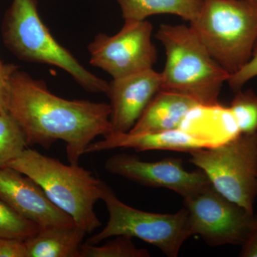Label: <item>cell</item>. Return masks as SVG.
Listing matches in <instances>:
<instances>
[{"label":"cell","instance_id":"12","mask_svg":"<svg viewBox=\"0 0 257 257\" xmlns=\"http://www.w3.org/2000/svg\"><path fill=\"white\" fill-rule=\"evenodd\" d=\"M161 87L160 73L154 69L113 79L106 93L110 99L112 133H128Z\"/></svg>","mask_w":257,"mask_h":257},{"label":"cell","instance_id":"15","mask_svg":"<svg viewBox=\"0 0 257 257\" xmlns=\"http://www.w3.org/2000/svg\"><path fill=\"white\" fill-rule=\"evenodd\" d=\"M86 234L77 225L40 229L25 241L27 257H79Z\"/></svg>","mask_w":257,"mask_h":257},{"label":"cell","instance_id":"1","mask_svg":"<svg viewBox=\"0 0 257 257\" xmlns=\"http://www.w3.org/2000/svg\"><path fill=\"white\" fill-rule=\"evenodd\" d=\"M8 112L23 130L28 146L48 149L63 141L72 165H79L96 138L112 133L110 104L60 97L45 82L18 69L11 79Z\"/></svg>","mask_w":257,"mask_h":257},{"label":"cell","instance_id":"11","mask_svg":"<svg viewBox=\"0 0 257 257\" xmlns=\"http://www.w3.org/2000/svg\"><path fill=\"white\" fill-rule=\"evenodd\" d=\"M0 199L40 229L76 225L71 216L51 202L36 182L11 167L0 168Z\"/></svg>","mask_w":257,"mask_h":257},{"label":"cell","instance_id":"6","mask_svg":"<svg viewBox=\"0 0 257 257\" xmlns=\"http://www.w3.org/2000/svg\"><path fill=\"white\" fill-rule=\"evenodd\" d=\"M190 162L204 172L224 197L253 214L257 196V133L189 152Z\"/></svg>","mask_w":257,"mask_h":257},{"label":"cell","instance_id":"17","mask_svg":"<svg viewBox=\"0 0 257 257\" xmlns=\"http://www.w3.org/2000/svg\"><path fill=\"white\" fill-rule=\"evenodd\" d=\"M28 148L25 134L9 114H0V168L7 167Z\"/></svg>","mask_w":257,"mask_h":257},{"label":"cell","instance_id":"24","mask_svg":"<svg viewBox=\"0 0 257 257\" xmlns=\"http://www.w3.org/2000/svg\"><path fill=\"white\" fill-rule=\"evenodd\" d=\"M240 256L243 257H257V217L255 216L247 239L242 244Z\"/></svg>","mask_w":257,"mask_h":257},{"label":"cell","instance_id":"25","mask_svg":"<svg viewBox=\"0 0 257 257\" xmlns=\"http://www.w3.org/2000/svg\"><path fill=\"white\" fill-rule=\"evenodd\" d=\"M4 65L5 64H3V62H2L1 60H0V70L3 69V67H4Z\"/></svg>","mask_w":257,"mask_h":257},{"label":"cell","instance_id":"3","mask_svg":"<svg viewBox=\"0 0 257 257\" xmlns=\"http://www.w3.org/2000/svg\"><path fill=\"white\" fill-rule=\"evenodd\" d=\"M7 167L36 182L51 202L72 217L87 234L101 226L94 205L101 197V179L79 165H64L57 159L27 148Z\"/></svg>","mask_w":257,"mask_h":257},{"label":"cell","instance_id":"21","mask_svg":"<svg viewBox=\"0 0 257 257\" xmlns=\"http://www.w3.org/2000/svg\"><path fill=\"white\" fill-rule=\"evenodd\" d=\"M256 77H257V41L255 44L251 58L247 63L236 73L231 74L227 82L231 89L236 92L241 89L243 86L250 79Z\"/></svg>","mask_w":257,"mask_h":257},{"label":"cell","instance_id":"10","mask_svg":"<svg viewBox=\"0 0 257 257\" xmlns=\"http://www.w3.org/2000/svg\"><path fill=\"white\" fill-rule=\"evenodd\" d=\"M104 168L112 175L141 185L170 189L182 198L211 183L204 172H189L179 159L146 162L135 155L121 153L108 158Z\"/></svg>","mask_w":257,"mask_h":257},{"label":"cell","instance_id":"20","mask_svg":"<svg viewBox=\"0 0 257 257\" xmlns=\"http://www.w3.org/2000/svg\"><path fill=\"white\" fill-rule=\"evenodd\" d=\"M39 230L35 223L20 215L0 199V239L25 241Z\"/></svg>","mask_w":257,"mask_h":257},{"label":"cell","instance_id":"18","mask_svg":"<svg viewBox=\"0 0 257 257\" xmlns=\"http://www.w3.org/2000/svg\"><path fill=\"white\" fill-rule=\"evenodd\" d=\"M114 237L101 246L87 242L82 243L79 257L150 256V252L147 249L138 248L134 244L133 238L122 235Z\"/></svg>","mask_w":257,"mask_h":257},{"label":"cell","instance_id":"14","mask_svg":"<svg viewBox=\"0 0 257 257\" xmlns=\"http://www.w3.org/2000/svg\"><path fill=\"white\" fill-rule=\"evenodd\" d=\"M198 106L188 96L161 90L128 133H160L182 128L187 116Z\"/></svg>","mask_w":257,"mask_h":257},{"label":"cell","instance_id":"22","mask_svg":"<svg viewBox=\"0 0 257 257\" xmlns=\"http://www.w3.org/2000/svg\"><path fill=\"white\" fill-rule=\"evenodd\" d=\"M18 69L15 64H6L0 70V114L9 113L10 84L13 74Z\"/></svg>","mask_w":257,"mask_h":257},{"label":"cell","instance_id":"7","mask_svg":"<svg viewBox=\"0 0 257 257\" xmlns=\"http://www.w3.org/2000/svg\"><path fill=\"white\" fill-rule=\"evenodd\" d=\"M101 200L105 204L109 219L104 229L87 240L91 244L122 235L150 243L166 256L177 257L184 241L192 236L184 207L175 214L139 210L119 200L104 181L101 182Z\"/></svg>","mask_w":257,"mask_h":257},{"label":"cell","instance_id":"2","mask_svg":"<svg viewBox=\"0 0 257 257\" xmlns=\"http://www.w3.org/2000/svg\"><path fill=\"white\" fill-rule=\"evenodd\" d=\"M165 51L161 90L188 96L199 106L220 105L219 96L231 74L210 55L190 26L162 25L156 34Z\"/></svg>","mask_w":257,"mask_h":257},{"label":"cell","instance_id":"5","mask_svg":"<svg viewBox=\"0 0 257 257\" xmlns=\"http://www.w3.org/2000/svg\"><path fill=\"white\" fill-rule=\"evenodd\" d=\"M190 27L230 74L251 58L257 41V0H203Z\"/></svg>","mask_w":257,"mask_h":257},{"label":"cell","instance_id":"16","mask_svg":"<svg viewBox=\"0 0 257 257\" xmlns=\"http://www.w3.org/2000/svg\"><path fill=\"white\" fill-rule=\"evenodd\" d=\"M124 21H143L155 15L170 14L189 23L199 15L203 0H116Z\"/></svg>","mask_w":257,"mask_h":257},{"label":"cell","instance_id":"4","mask_svg":"<svg viewBox=\"0 0 257 257\" xmlns=\"http://www.w3.org/2000/svg\"><path fill=\"white\" fill-rule=\"evenodd\" d=\"M3 37L20 60L55 66L88 92L106 94L109 83L84 68L54 38L39 15L37 0H13L3 21Z\"/></svg>","mask_w":257,"mask_h":257},{"label":"cell","instance_id":"13","mask_svg":"<svg viewBox=\"0 0 257 257\" xmlns=\"http://www.w3.org/2000/svg\"><path fill=\"white\" fill-rule=\"evenodd\" d=\"M216 145L209 139L180 128L160 133H112L102 140L93 142L87 147L86 154L117 148L134 149L138 152L170 150L189 153Z\"/></svg>","mask_w":257,"mask_h":257},{"label":"cell","instance_id":"19","mask_svg":"<svg viewBox=\"0 0 257 257\" xmlns=\"http://www.w3.org/2000/svg\"><path fill=\"white\" fill-rule=\"evenodd\" d=\"M228 109L237 125L240 133H257V95L252 89L235 92Z\"/></svg>","mask_w":257,"mask_h":257},{"label":"cell","instance_id":"9","mask_svg":"<svg viewBox=\"0 0 257 257\" xmlns=\"http://www.w3.org/2000/svg\"><path fill=\"white\" fill-rule=\"evenodd\" d=\"M152 24L147 20L124 21L121 30L112 36L99 33L88 46L94 67L113 79L153 69L156 47L152 41Z\"/></svg>","mask_w":257,"mask_h":257},{"label":"cell","instance_id":"8","mask_svg":"<svg viewBox=\"0 0 257 257\" xmlns=\"http://www.w3.org/2000/svg\"><path fill=\"white\" fill-rule=\"evenodd\" d=\"M191 234L212 246L242 245L255 216L224 197L211 184L183 198Z\"/></svg>","mask_w":257,"mask_h":257},{"label":"cell","instance_id":"23","mask_svg":"<svg viewBox=\"0 0 257 257\" xmlns=\"http://www.w3.org/2000/svg\"><path fill=\"white\" fill-rule=\"evenodd\" d=\"M0 257H27L25 241L0 239Z\"/></svg>","mask_w":257,"mask_h":257}]
</instances>
